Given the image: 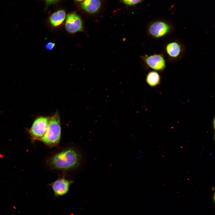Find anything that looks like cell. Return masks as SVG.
<instances>
[{
	"label": "cell",
	"mask_w": 215,
	"mask_h": 215,
	"mask_svg": "<svg viewBox=\"0 0 215 215\" xmlns=\"http://www.w3.org/2000/svg\"><path fill=\"white\" fill-rule=\"evenodd\" d=\"M86 161L83 148L76 143H68L58 147L46 154L43 162L46 170L68 177L82 170Z\"/></svg>",
	"instance_id": "obj_1"
},
{
	"label": "cell",
	"mask_w": 215,
	"mask_h": 215,
	"mask_svg": "<svg viewBox=\"0 0 215 215\" xmlns=\"http://www.w3.org/2000/svg\"><path fill=\"white\" fill-rule=\"evenodd\" d=\"M61 136L60 118L58 111L50 116L46 131L41 141L49 148L59 147Z\"/></svg>",
	"instance_id": "obj_2"
},
{
	"label": "cell",
	"mask_w": 215,
	"mask_h": 215,
	"mask_svg": "<svg viewBox=\"0 0 215 215\" xmlns=\"http://www.w3.org/2000/svg\"><path fill=\"white\" fill-rule=\"evenodd\" d=\"M49 116H40L36 118L28 130L32 142L41 141L48 125Z\"/></svg>",
	"instance_id": "obj_3"
},
{
	"label": "cell",
	"mask_w": 215,
	"mask_h": 215,
	"mask_svg": "<svg viewBox=\"0 0 215 215\" xmlns=\"http://www.w3.org/2000/svg\"><path fill=\"white\" fill-rule=\"evenodd\" d=\"M171 25L166 22L159 21L151 24L148 29L149 35L155 39H160L167 36L172 31Z\"/></svg>",
	"instance_id": "obj_4"
},
{
	"label": "cell",
	"mask_w": 215,
	"mask_h": 215,
	"mask_svg": "<svg viewBox=\"0 0 215 215\" xmlns=\"http://www.w3.org/2000/svg\"><path fill=\"white\" fill-rule=\"evenodd\" d=\"M142 59L146 67L156 71L162 72L165 70L166 62L163 54L145 55L141 56Z\"/></svg>",
	"instance_id": "obj_5"
},
{
	"label": "cell",
	"mask_w": 215,
	"mask_h": 215,
	"mask_svg": "<svg viewBox=\"0 0 215 215\" xmlns=\"http://www.w3.org/2000/svg\"><path fill=\"white\" fill-rule=\"evenodd\" d=\"M64 176H59L57 179L49 184L55 196L65 195L68 191L74 181Z\"/></svg>",
	"instance_id": "obj_6"
},
{
	"label": "cell",
	"mask_w": 215,
	"mask_h": 215,
	"mask_svg": "<svg viewBox=\"0 0 215 215\" xmlns=\"http://www.w3.org/2000/svg\"><path fill=\"white\" fill-rule=\"evenodd\" d=\"M165 51L169 59L175 60L181 57L184 51V46L179 41L173 40L166 43Z\"/></svg>",
	"instance_id": "obj_7"
},
{
	"label": "cell",
	"mask_w": 215,
	"mask_h": 215,
	"mask_svg": "<svg viewBox=\"0 0 215 215\" xmlns=\"http://www.w3.org/2000/svg\"><path fill=\"white\" fill-rule=\"evenodd\" d=\"M65 27L67 31L71 33L81 31L83 28L80 18L74 13H70L67 15Z\"/></svg>",
	"instance_id": "obj_8"
},
{
	"label": "cell",
	"mask_w": 215,
	"mask_h": 215,
	"mask_svg": "<svg viewBox=\"0 0 215 215\" xmlns=\"http://www.w3.org/2000/svg\"><path fill=\"white\" fill-rule=\"evenodd\" d=\"M100 5V0H84L81 4V7L89 13H94L98 10Z\"/></svg>",
	"instance_id": "obj_9"
},
{
	"label": "cell",
	"mask_w": 215,
	"mask_h": 215,
	"mask_svg": "<svg viewBox=\"0 0 215 215\" xmlns=\"http://www.w3.org/2000/svg\"><path fill=\"white\" fill-rule=\"evenodd\" d=\"M145 80L149 86L154 87L160 85L161 78L157 71L152 70L149 71L147 74Z\"/></svg>",
	"instance_id": "obj_10"
},
{
	"label": "cell",
	"mask_w": 215,
	"mask_h": 215,
	"mask_svg": "<svg viewBox=\"0 0 215 215\" xmlns=\"http://www.w3.org/2000/svg\"><path fill=\"white\" fill-rule=\"evenodd\" d=\"M66 13L64 10H59L51 15L50 18V23L53 26H59L63 22Z\"/></svg>",
	"instance_id": "obj_11"
},
{
	"label": "cell",
	"mask_w": 215,
	"mask_h": 215,
	"mask_svg": "<svg viewBox=\"0 0 215 215\" xmlns=\"http://www.w3.org/2000/svg\"><path fill=\"white\" fill-rule=\"evenodd\" d=\"M142 0H122L126 4L128 5H132L136 4L140 2Z\"/></svg>",
	"instance_id": "obj_12"
},
{
	"label": "cell",
	"mask_w": 215,
	"mask_h": 215,
	"mask_svg": "<svg viewBox=\"0 0 215 215\" xmlns=\"http://www.w3.org/2000/svg\"><path fill=\"white\" fill-rule=\"evenodd\" d=\"M55 46V44L54 43L49 42L46 44L45 47L47 50H51L53 49Z\"/></svg>",
	"instance_id": "obj_13"
},
{
	"label": "cell",
	"mask_w": 215,
	"mask_h": 215,
	"mask_svg": "<svg viewBox=\"0 0 215 215\" xmlns=\"http://www.w3.org/2000/svg\"><path fill=\"white\" fill-rule=\"evenodd\" d=\"M48 4H51L55 3L59 0H44Z\"/></svg>",
	"instance_id": "obj_14"
},
{
	"label": "cell",
	"mask_w": 215,
	"mask_h": 215,
	"mask_svg": "<svg viewBox=\"0 0 215 215\" xmlns=\"http://www.w3.org/2000/svg\"><path fill=\"white\" fill-rule=\"evenodd\" d=\"M76 0V1H82V0Z\"/></svg>",
	"instance_id": "obj_15"
}]
</instances>
